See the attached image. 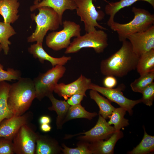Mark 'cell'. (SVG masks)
Wrapping results in <instances>:
<instances>
[{"instance_id": "cell-1", "label": "cell", "mask_w": 154, "mask_h": 154, "mask_svg": "<svg viewBox=\"0 0 154 154\" xmlns=\"http://www.w3.org/2000/svg\"><path fill=\"white\" fill-rule=\"evenodd\" d=\"M122 42L118 51L101 61L100 70L103 75L122 77L136 69L139 57L133 51L129 41Z\"/></svg>"}, {"instance_id": "cell-2", "label": "cell", "mask_w": 154, "mask_h": 154, "mask_svg": "<svg viewBox=\"0 0 154 154\" xmlns=\"http://www.w3.org/2000/svg\"><path fill=\"white\" fill-rule=\"evenodd\" d=\"M36 98L33 80L28 78H22L11 84L8 104L13 115H21L28 110Z\"/></svg>"}, {"instance_id": "cell-3", "label": "cell", "mask_w": 154, "mask_h": 154, "mask_svg": "<svg viewBox=\"0 0 154 154\" xmlns=\"http://www.w3.org/2000/svg\"><path fill=\"white\" fill-rule=\"evenodd\" d=\"M132 11L134 16L129 22L121 24L114 21L109 26L117 33L120 42L127 40L131 35L146 30L154 25V15L148 11L133 7Z\"/></svg>"}, {"instance_id": "cell-4", "label": "cell", "mask_w": 154, "mask_h": 154, "mask_svg": "<svg viewBox=\"0 0 154 154\" xmlns=\"http://www.w3.org/2000/svg\"><path fill=\"white\" fill-rule=\"evenodd\" d=\"M38 13L31 15L32 19L36 24L34 32L27 38L29 42H35L43 43L44 38L49 31L57 30L62 24V20L58 14L51 8L44 7L38 8Z\"/></svg>"}, {"instance_id": "cell-5", "label": "cell", "mask_w": 154, "mask_h": 154, "mask_svg": "<svg viewBox=\"0 0 154 154\" xmlns=\"http://www.w3.org/2000/svg\"><path fill=\"white\" fill-rule=\"evenodd\" d=\"M108 45L107 33L103 30L96 29L74 38L66 48L64 53H74L82 48H93L96 52L99 54L103 52Z\"/></svg>"}, {"instance_id": "cell-6", "label": "cell", "mask_w": 154, "mask_h": 154, "mask_svg": "<svg viewBox=\"0 0 154 154\" xmlns=\"http://www.w3.org/2000/svg\"><path fill=\"white\" fill-rule=\"evenodd\" d=\"M66 71L63 66L56 65L44 73L40 74L33 80L36 98L41 101L52 94L58 80Z\"/></svg>"}, {"instance_id": "cell-7", "label": "cell", "mask_w": 154, "mask_h": 154, "mask_svg": "<svg viewBox=\"0 0 154 154\" xmlns=\"http://www.w3.org/2000/svg\"><path fill=\"white\" fill-rule=\"evenodd\" d=\"M63 29L59 31H53L46 36V43L55 51L67 48L70 43L71 38L80 35V26L75 23L65 20L62 22Z\"/></svg>"}, {"instance_id": "cell-8", "label": "cell", "mask_w": 154, "mask_h": 154, "mask_svg": "<svg viewBox=\"0 0 154 154\" xmlns=\"http://www.w3.org/2000/svg\"><path fill=\"white\" fill-rule=\"evenodd\" d=\"M75 1L77 7V14L80 17L81 21L84 22L86 33L96 30V27L101 30H107L97 22L98 21H101L104 18L105 14L102 11L96 10L93 3V0Z\"/></svg>"}, {"instance_id": "cell-9", "label": "cell", "mask_w": 154, "mask_h": 154, "mask_svg": "<svg viewBox=\"0 0 154 154\" xmlns=\"http://www.w3.org/2000/svg\"><path fill=\"white\" fill-rule=\"evenodd\" d=\"M125 88L123 84H119L115 88H108L100 86L91 83L89 89L95 90L106 97L109 100L114 102L120 107L125 108L129 115L133 114V108L136 105L141 103V99L133 100L128 99L123 94L122 91Z\"/></svg>"}, {"instance_id": "cell-10", "label": "cell", "mask_w": 154, "mask_h": 154, "mask_svg": "<svg viewBox=\"0 0 154 154\" xmlns=\"http://www.w3.org/2000/svg\"><path fill=\"white\" fill-rule=\"evenodd\" d=\"M37 134L29 123L22 126L12 140L14 153L35 154Z\"/></svg>"}, {"instance_id": "cell-11", "label": "cell", "mask_w": 154, "mask_h": 154, "mask_svg": "<svg viewBox=\"0 0 154 154\" xmlns=\"http://www.w3.org/2000/svg\"><path fill=\"white\" fill-rule=\"evenodd\" d=\"M115 132L114 127L108 124L106 119L99 115L98 121L94 127L89 131L75 135H67L65 139H69L76 135H84L78 137L80 141L89 143L106 140Z\"/></svg>"}, {"instance_id": "cell-12", "label": "cell", "mask_w": 154, "mask_h": 154, "mask_svg": "<svg viewBox=\"0 0 154 154\" xmlns=\"http://www.w3.org/2000/svg\"><path fill=\"white\" fill-rule=\"evenodd\" d=\"M127 39L130 42L134 52L139 57L154 49V25L144 31L131 35Z\"/></svg>"}, {"instance_id": "cell-13", "label": "cell", "mask_w": 154, "mask_h": 154, "mask_svg": "<svg viewBox=\"0 0 154 154\" xmlns=\"http://www.w3.org/2000/svg\"><path fill=\"white\" fill-rule=\"evenodd\" d=\"M92 83L91 80L87 78L82 74L76 80L68 84L64 83L57 84L53 92L60 97L66 100L72 95L76 94H83L86 97V91Z\"/></svg>"}, {"instance_id": "cell-14", "label": "cell", "mask_w": 154, "mask_h": 154, "mask_svg": "<svg viewBox=\"0 0 154 154\" xmlns=\"http://www.w3.org/2000/svg\"><path fill=\"white\" fill-rule=\"evenodd\" d=\"M33 117V113L28 112L21 115H13L5 119L0 124V137L12 140L20 128L23 125L29 123Z\"/></svg>"}, {"instance_id": "cell-15", "label": "cell", "mask_w": 154, "mask_h": 154, "mask_svg": "<svg viewBox=\"0 0 154 154\" xmlns=\"http://www.w3.org/2000/svg\"><path fill=\"white\" fill-rule=\"evenodd\" d=\"M44 7L53 9L62 20L63 14L66 10H73L76 9L77 7L75 0H41L38 2L34 1L33 4L30 7V10L33 11Z\"/></svg>"}, {"instance_id": "cell-16", "label": "cell", "mask_w": 154, "mask_h": 154, "mask_svg": "<svg viewBox=\"0 0 154 154\" xmlns=\"http://www.w3.org/2000/svg\"><path fill=\"white\" fill-rule=\"evenodd\" d=\"M28 50L34 57L38 58L41 63L43 64L45 60L47 61L50 62L52 67L56 65L64 66L71 59L70 56H63L57 58L50 56L43 49L42 43L37 42L32 44Z\"/></svg>"}, {"instance_id": "cell-17", "label": "cell", "mask_w": 154, "mask_h": 154, "mask_svg": "<svg viewBox=\"0 0 154 154\" xmlns=\"http://www.w3.org/2000/svg\"><path fill=\"white\" fill-rule=\"evenodd\" d=\"M121 131L115 132L108 139L89 143V148L94 154H112L117 141L123 137Z\"/></svg>"}, {"instance_id": "cell-18", "label": "cell", "mask_w": 154, "mask_h": 154, "mask_svg": "<svg viewBox=\"0 0 154 154\" xmlns=\"http://www.w3.org/2000/svg\"><path fill=\"white\" fill-rule=\"evenodd\" d=\"M58 142L49 136L38 133L35 154H56L60 153Z\"/></svg>"}, {"instance_id": "cell-19", "label": "cell", "mask_w": 154, "mask_h": 154, "mask_svg": "<svg viewBox=\"0 0 154 154\" xmlns=\"http://www.w3.org/2000/svg\"><path fill=\"white\" fill-rule=\"evenodd\" d=\"M20 3L18 0H1L0 15L3 17L4 22L11 24L18 19V9Z\"/></svg>"}, {"instance_id": "cell-20", "label": "cell", "mask_w": 154, "mask_h": 154, "mask_svg": "<svg viewBox=\"0 0 154 154\" xmlns=\"http://www.w3.org/2000/svg\"><path fill=\"white\" fill-rule=\"evenodd\" d=\"M50 101L52 105L48 108L50 111H54L56 113V124L57 129H60L62 128L64 124V120L68 113L70 106L65 100H60L56 98L53 94L47 97Z\"/></svg>"}, {"instance_id": "cell-21", "label": "cell", "mask_w": 154, "mask_h": 154, "mask_svg": "<svg viewBox=\"0 0 154 154\" xmlns=\"http://www.w3.org/2000/svg\"><path fill=\"white\" fill-rule=\"evenodd\" d=\"M139 1L147 2L154 8V0H119L116 2L108 3L105 7L106 14L109 16L107 25L109 26L114 21L115 16L120 10Z\"/></svg>"}, {"instance_id": "cell-22", "label": "cell", "mask_w": 154, "mask_h": 154, "mask_svg": "<svg viewBox=\"0 0 154 154\" xmlns=\"http://www.w3.org/2000/svg\"><path fill=\"white\" fill-rule=\"evenodd\" d=\"M11 84L5 81L0 82V124L6 119L13 116L8 104V97Z\"/></svg>"}, {"instance_id": "cell-23", "label": "cell", "mask_w": 154, "mask_h": 154, "mask_svg": "<svg viewBox=\"0 0 154 154\" xmlns=\"http://www.w3.org/2000/svg\"><path fill=\"white\" fill-rule=\"evenodd\" d=\"M89 95L91 99L96 102L99 108V115L105 119L109 118L116 108L111 104L109 100L100 95L97 91L91 90Z\"/></svg>"}, {"instance_id": "cell-24", "label": "cell", "mask_w": 154, "mask_h": 154, "mask_svg": "<svg viewBox=\"0 0 154 154\" xmlns=\"http://www.w3.org/2000/svg\"><path fill=\"white\" fill-rule=\"evenodd\" d=\"M136 69L140 75L154 71V49L139 57Z\"/></svg>"}, {"instance_id": "cell-25", "label": "cell", "mask_w": 154, "mask_h": 154, "mask_svg": "<svg viewBox=\"0 0 154 154\" xmlns=\"http://www.w3.org/2000/svg\"><path fill=\"white\" fill-rule=\"evenodd\" d=\"M97 115V113L96 112L91 113L87 111L81 104L70 106L64 123L77 118H83L91 120Z\"/></svg>"}, {"instance_id": "cell-26", "label": "cell", "mask_w": 154, "mask_h": 154, "mask_svg": "<svg viewBox=\"0 0 154 154\" xmlns=\"http://www.w3.org/2000/svg\"><path fill=\"white\" fill-rule=\"evenodd\" d=\"M144 134L139 143L132 150L128 152L129 154H147L154 151V136L148 134L143 127Z\"/></svg>"}, {"instance_id": "cell-27", "label": "cell", "mask_w": 154, "mask_h": 154, "mask_svg": "<svg viewBox=\"0 0 154 154\" xmlns=\"http://www.w3.org/2000/svg\"><path fill=\"white\" fill-rule=\"evenodd\" d=\"M10 24L0 21V44L5 55L8 54L11 42L9 38L16 34Z\"/></svg>"}, {"instance_id": "cell-28", "label": "cell", "mask_w": 154, "mask_h": 154, "mask_svg": "<svg viewBox=\"0 0 154 154\" xmlns=\"http://www.w3.org/2000/svg\"><path fill=\"white\" fill-rule=\"evenodd\" d=\"M126 112V110L123 107L115 108L109 117L110 119L108 123L110 125H114L115 132L119 131L129 125V120L124 117Z\"/></svg>"}, {"instance_id": "cell-29", "label": "cell", "mask_w": 154, "mask_h": 154, "mask_svg": "<svg viewBox=\"0 0 154 154\" xmlns=\"http://www.w3.org/2000/svg\"><path fill=\"white\" fill-rule=\"evenodd\" d=\"M154 71L148 72L140 75L130 84L131 89L134 92L141 93L147 87L153 82Z\"/></svg>"}, {"instance_id": "cell-30", "label": "cell", "mask_w": 154, "mask_h": 154, "mask_svg": "<svg viewBox=\"0 0 154 154\" xmlns=\"http://www.w3.org/2000/svg\"><path fill=\"white\" fill-rule=\"evenodd\" d=\"M77 147L70 148L65 144H62L61 151L64 154H92L89 147V143L80 141L77 144Z\"/></svg>"}, {"instance_id": "cell-31", "label": "cell", "mask_w": 154, "mask_h": 154, "mask_svg": "<svg viewBox=\"0 0 154 154\" xmlns=\"http://www.w3.org/2000/svg\"><path fill=\"white\" fill-rule=\"evenodd\" d=\"M20 71L13 68H9L6 70L3 69V66L0 63V82L12 80H18L21 78Z\"/></svg>"}, {"instance_id": "cell-32", "label": "cell", "mask_w": 154, "mask_h": 154, "mask_svg": "<svg viewBox=\"0 0 154 154\" xmlns=\"http://www.w3.org/2000/svg\"><path fill=\"white\" fill-rule=\"evenodd\" d=\"M141 93L142 94L140 99L141 102L149 107L152 106L154 100V82L145 88Z\"/></svg>"}, {"instance_id": "cell-33", "label": "cell", "mask_w": 154, "mask_h": 154, "mask_svg": "<svg viewBox=\"0 0 154 154\" xmlns=\"http://www.w3.org/2000/svg\"><path fill=\"white\" fill-rule=\"evenodd\" d=\"M14 154L12 140L0 137V154Z\"/></svg>"}, {"instance_id": "cell-34", "label": "cell", "mask_w": 154, "mask_h": 154, "mask_svg": "<svg viewBox=\"0 0 154 154\" xmlns=\"http://www.w3.org/2000/svg\"><path fill=\"white\" fill-rule=\"evenodd\" d=\"M84 96L82 94H74L67 100V102L70 106H74L81 104Z\"/></svg>"}, {"instance_id": "cell-35", "label": "cell", "mask_w": 154, "mask_h": 154, "mask_svg": "<svg viewBox=\"0 0 154 154\" xmlns=\"http://www.w3.org/2000/svg\"><path fill=\"white\" fill-rule=\"evenodd\" d=\"M103 84L104 87L108 88H113L117 85V81L114 76L109 75L106 76L104 78Z\"/></svg>"}, {"instance_id": "cell-36", "label": "cell", "mask_w": 154, "mask_h": 154, "mask_svg": "<svg viewBox=\"0 0 154 154\" xmlns=\"http://www.w3.org/2000/svg\"><path fill=\"white\" fill-rule=\"evenodd\" d=\"M39 121L40 124H49L51 122L50 117L47 116H43L39 119Z\"/></svg>"}, {"instance_id": "cell-37", "label": "cell", "mask_w": 154, "mask_h": 154, "mask_svg": "<svg viewBox=\"0 0 154 154\" xmlns=\"http://www.w3.org/2000/svg\"><path fill=\"white\" fill-rule=\"evenodd\" d=\"M40 129L44 132H49L51 129L52 127L49 124H40Z\"/></svg>"}, {"instance_id": "cell-38", "label": "cell", "mask_w": 154, "mask_h": 154, "mask_svg": "<svg viewBox=\"0 0 154 154\" xmlns=\"http://www.w3.org/2000/svg\"><path fill=\"white\" fill-rule=\"evenodd\" d=\"M2 50V46L0 44V52Z\"/></svg>"}, {"instance_id": "cell-39", "label": "cell", "mask_w": 154, "mask_h": 154, "mask_svg": "<svg viewBox=\"0 0 154 154\" xmlns=\"http://www.w3.org/2000/svg\"><path fill=\"white\" fill-rule=\"evenodd\" d=\"M40 0H35L34 1H36L38 2V1H40Z\"/></svg>"}, {"instance_id": "cell-40", "label": "cell", "mask_w": 154, "mask_h": 154, "mask_svg": "<svg viewBox=\"0 0 154 154\" xmlns=\"http://www.w3.org/2000/svg\"><path fill=\"white\" fill-rule=\"evenodd\" d=\"M104 1H106V0H104ZM93 1H94L95 2H96L97 1V0H93Z\"/></svg>"}, {"instance_id": "cell-41", "label": "cell", "mask_w": 154, "mask_h": 154, "mask_svg": "<svg viewBox=\"0 0 154 154\" xmlns=\"http://www.w3.org/2000/svg\"><path fill=\"white\" fill-rule=\"evenodd\" d=\"M1 1V0H0V1Z\"/></svg>"}]
</instances>
